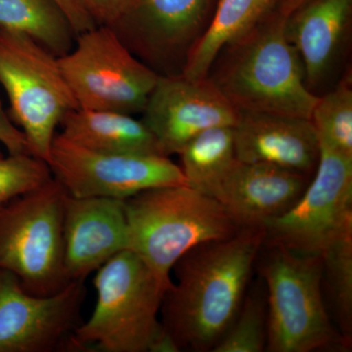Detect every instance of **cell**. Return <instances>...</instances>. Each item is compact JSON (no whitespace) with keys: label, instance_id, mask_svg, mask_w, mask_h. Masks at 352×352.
I'll use <instances>...</instances> for the list:
<instances>
[{"label":"cell","instance_id":"6da1fadb","mask_svg":"<svg viewBox=\"0 0 352 352\" xmlns=\"http://www.w3.org/2000/svg\"><path fill=\"white\" fill-rule=\"evenodd\" d=\"M264 227L241 228L226 239L197 245L173 266L162 325L179 351H212L230 327L245 296Z\"/></svg>","mask_w":352,"mask_h":352},{"label":"cell","instance_id":"7a4b0ae2","mask_svg":"<svg viewBox=\"0 0 352 352\" xmlns=\"http://www.w3.org/2000/svg\"><path fill=\"white\" fill-rule=\"evenodd\" d=\"M272 10L219 51L208 78L238 112L311 117L319 96L305 85L300 56Z\"/></svg>","mask_w":352,"mask_h":352},{"label":"cell","instance_id":"3957f363","mask_svg":"<svg viewBox=\"0 0 352 352\" xmlns=\"http://www.w3.org/2000/svg\"><path fill=\"white\" fill-rule=\"evenodd\" d=\"M96 305L72 339L69 352H173L159 319L166 292L138 254L126 250L97 270Z\"/></svg>","mask_w":352,"mask_h":352},{"label":"cell","instance_id":"277c9868","mask_svg":"<svg viewBox=\"0 0 352 352\" xmlns=\"http://www.w3.org/2000/svg\"><path fill=\"white\" fill-rule=\"evenodd\" d=\"M129 250L164 283L183 254L197 245L226 239L240 227L217 199L188 185L156 187L124 200Z\"/></svg>","mask_w":352,"mask_h":352},{"label":"cell","instance_id":"5b68a950","mask_svg":"<svg viewBox=\"0 0 352 352\" xmlns=\"http://www.w3.org/2000/svg\"><path fill=\"white\" fill-rule=\"evenodd\" d=\"M261 274L267 295V340L270 352H312L351 349L333 325L322 288L321 254H302L265 244Z\"/></svg>","mask_w":352,"mask_h":352},{"label":"cell","instance_id":"8992f818","mask_svg":"<svg viewBox=\"0 0 352 352\" xmlns=\"http://www.w3.org/2000/svg\"><path fill=\"white\" fill-rule=\"evenodd\" d=\"M66 190L51 178L0 206V270L34 296L55 295L69 282L64 261Z\"/></svg>","mask_w":352,"mask_h":352},{"label":"cell","instance_id":"52a82bcc","mask_svg":"<svg viewBox=\"0 0 352 352\" xmlns=\"http://www.w3.org/2000/svg\"><path fill=\"white\" fill-rule=\"evenodd\" d=\"M0 85L30 152L47 161L62 118L78 108L59 59L30 36L0 29Z\"/></svg>","mask_w":352,"mask_h":352},{"label":"cell","instance_id":"ba28073f","mask_svg":"<svg viewBox=\"0 0 352 352\" xmlns=\"http://www.w3.org/2000/svg\"><path fill=\"white\" fill-rule=\"evenodd\" d=\"M58 59L78 108L85 110L142 113L159 78L107 25L76 36L72 50Z\"/></svg>","mask_w":352,"mask_h":352},{"label":"cell","instance_id":"9c48e42d","mask_svg":"<svg viewBox=\"0 0 352 352\" xmlns=\"http://www.w3.org/2000/svg\"><path fill=\"white\" fill-rule=\"evenodd\" d=\"M46 163L52 177L76 198L124 201L156 187L188 185L170 157L95 151L60 133L53 139Z\"/></svg>","mask_w":352,"mask_h":352},{"label":"cell","instance_id":"30bf717a","mask_svg":"<svg viewBox=\"0 0 352 352\" xmlns=\"http://www.w3.org/2000/svg\"><path fill=\"white\" fill-rule=\"evenodd\" d=\"M314 176L293 207L264 224L265 244L321 254L352 227V157L320 147Z\"/></svg>","mask_w":352,"mask_h":352},{"label":"cell","instance_id":"8fae6325","mask_svg":"<svg viewBox=\"0 0 352 352\" xmlns=\"http://www.w3.org/2000/svg\"><path fill=\"white\" fill-rule=\"evenodd\" d=\"M219 0H136L113 25L127 48L159 76L182 74L207 32Z\"/></svg>","mask_w":352,"mask_h":352},{"label":"cell","instance_id":"7c38bea8","mask_svg":"<svg viewBox=\"0 0 352 352\" xmlns=\"http://www.w3.org/2000/svg\"><path fill=\"white\" fill-rule=\"evenodd\" d=\"M85 295L80 280L55 295H32L15 275L0 270V352L69 351Z\"/></svg>","mask_w":352,"mask_h":352},{"label":"cell","instance_id":"4fadbf2b","mask_svg":"<svg viewBox=\"0 0 352 352\" xmlns=\"http://www.w3.org/2000/svg\"><path fill=\"white\" fill-rule=\"evenodd\" d=\"M142 120L164 156L179 154L191 139L215 126H234L239 113L210 78L159 76Z\"/></svg>","mask_w":352,"mask_h":352},{"label":"cell","instance_id":"5bb4252c","mask_svg":"<svg viewBox=\"0 0 352 352\" xmlns=\"http://www.w3.org/2000/svg\"><path fill=\"white\" fill-rule=\"evenodd\" d=\"M65 270L71 281H85L119 252L129 250L124 201L76 198L63 204Z\"/></svg>","mask_w":352,"mask_h":352},{"label":"cell","instance_id":"9a60e30c","mask_svg":"<svg viewBox=\"0 0 352 352\" xmlns=\"http://www.w3.org/2000/svg\"><path fill=\"white\" fill-rule=\"evenodd\" d=\"M352 0H308L285 23L308 89L318 96L342 63L351 36Z\"/></svg>","mask_w":352,"mask_h":352},{"label":"cell","instance_id":"2e32d148","mask_svg":"<svg viewBox=\"0 0 352 352\" xmlns=\"http://www.w3.org/2000/svg\"><path fill=\"white\" fill-rule=\"evenodd\" d=\"M234 144L238 161L266 163L302 175H314L320 145L309 119L238 112Z\"/></svg>","mask_w":352,"mask_h":352},{"label":"cell","instance_id":"e0dca14e","mask_svg":"<svg viewBox=\"0 0 352 352\" xmlns=\"http://www.w3.org/2000/svg\"><path fill=\"white\" fill-rule=\"evenodd\" d=\"M309 176L275 164L236 161L217 196L240 228L263 227L300 200Z\"/></svg>","mask_w":352,"mask_h":352},{"label":"cell","instance_id":"ac0fdd59","mask_svg":"<svg viewBox=\"0 0 352 352\" xmlns=\"http://www.w3.org/2000/svg\"><path fill=\"white\" fill-rule=\"evenodd\" d=\"M60 126L64 138L95 151L162 155L144 122L129 113L76 108L65 113Z\"/></svg>","mask_w":352,"mask_h":352},{"label":"cell","instance_id":"d6986e66","mask_svg":"<svg viewBox=\"0 0 352 352\" xmlns=\"http://www.w3.org/2000/svg\"><path fill=\"white\" fill-rule=\"evenodd\" d=\"M275 0H219L205 36L190 53L182 75L191 80L207 78L219 51L251 31L272 12Z\"/></svg>","mask_w":352,"mask_h":352},{"label":"cell","instance_id":"ffe728a7","mask_svg":"<svg viewBox=\"0 0 352 352\" xmlns=\"http://www.w3.org/2000/svg\"><path fill=\"white\" fill-rule=\"evenodd\" d=\"M0 29L25 34L56 57L69 52L76 38L55 0H0Z\"/></svg>","mask_w":352,"mask_h":352},{"label":"cell","instance_id":"44dd1931","mask_svg":"<svg viewBox=\"0 0 352 352\" xmlns=\"http://www.w3.org/2000/svg\"><path fill=\"white\" fill-rule=\"evenodd\" d=\"M178 155L189 186L217 198L222 182L237 161L233 126H215L201 132Z\"/></svg>","mask_w":352,"mask_h":352},{"label":"cell","instance_id":"7402d4cb","mask_svg":"<svg viewBox=\"0 0 352 352\" xmlns=\"http://www.w3.org/2000/svg\"><path fill=\"white\" fill-rule=\"evenodd\" d=\"M322 288L326 289L338 330L352 340V227L340 233L321 254Z\"/></svg>","mask_w":352,"mask_h":352},{"label":"cell","instance_id":"603a6c76","mask_svg":"<svg viewBox=\"0 0 352 352\" xmlns=\"http://www.w3.org/2000/svg\"><path fill=\"white\" fill-rule=\"evenodd\" d=\"M320 147L352 157V87L347 75L319 96L311 117Z\"/></svg>","mask_w":352,"mask_h":352},{"label":"cell","instance_id":"cb8c5ba5","mask_svg":"<svg viewBox=\"0 0 352 352\" xmlns=\"http://www.w3.org/2000/svg\"><path fill=\"white\" fill-rule=\"evenodd\" d=\"M266 340V298L254 293L245 296L239 312L212 351L261 352L265 351Z\"/></svg>","mask_w":352,"mask_h":352},{"label":"cell","instance_id":"d4e9b609","mask_svg":"<svg viewBox=\"0 0 352 352\" xmlns=\"http://www.w3.org/2000/svg\"><path fill=\"white\" fill-rule=\"evenodd\" d=\"M52 178L43 160L29 154H8L0 151V206L16 197L38 188Z\"/></svg>","mask_w":352,"mask_h":352},{"label":"cell","instance_id":"484cf974","mask_svg":"<svg viewBox=\"0 0 352 352\" xmlns=\"http://www.w3.org/2000/svg\"><path fill=\"white\" fill-rule=\"evenodd\" d=\"M97 25L113 27L126 16L136 0H78Z\"/></svg>","mask_w":352,"mask_h":352},{"label":"cell","instance_id":"4316f807","mask_svg":"<svg viewBox=\"0 0 352 352\" xmlns=\"http://www.w3.org/2000/svg\"><path fill=\"white\" fill-rule=\"evenodd\" d=\"M0 144L3 145L8 154H29V144L25 134L14 124L9 113L6 112L0 102Z\"/></svg>","mask_w":352,"mask_h":352},{"label":"cell","instance_id":"83f0119b","mask_svg":"<svg viewBox=\"0 0 352 352\" xmlns=\"http://www.w3.org/2000/svg\"><path fill=\"white\" fill-rule=\"evenodd\" d=\"M55 1L63 9L76 36L96 27V23L90 17L89 14L85 11L78 0H55Z\"/></svg>","mask_w":352,"mask_h":352},{"label":"cell","instance_id":"f1b7e54d","mask_svg":"<svg viewBox=\"0 0 352 352\" xmlns=\"http://www.w3.org/2000/svg\"><path fill=\"white\" fill-rule=\"evenodd\" d=\"M307 1L308 0H275L274 9L273 10L276 11L278 14L287 18Z\"/></svg>","mask_w":352,"mask_h":352},{"label":"cell","instance_id":"f546056e","mask_svg":"<svg viewBox=\"0 0 352 352\" xmlns=\"http://www.w3.org/2000/svg\"><path fill=\"white\" fill-rule=\"evenodd\" d=\"M2 206V205H1Z\"/></svg>","mask_w":352,"mask_h":352}]
</instances>
